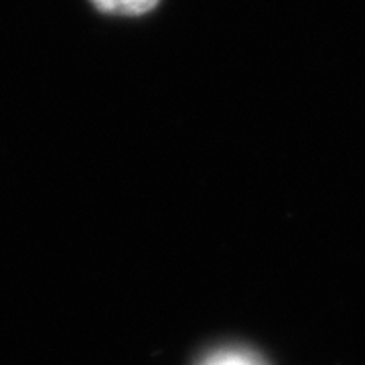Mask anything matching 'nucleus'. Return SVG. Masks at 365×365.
<instances>
[{"label": "nucleus", "instance_id": "f257e3e1", "mask_svg": "<svg viewBox=\"0 0 365 365\" xmlns=\"http://www.w3.org/2000/svg\"><path fill=\"white\" fill-rule=\"evenodd\" d=\"M93 9L112 16H143L155 11L160 0H90Z\"/></svg>", "mask_w": 365, "mask_h": 365}, {"label": "nucleus", "instance_id": "f03ea898", "mask_svg": "<svg viewBox=\"0 0 365 365\" xmlns=\"http://www.w3.org/2000/svg\"><path fill=\"white\" fill-rule=\"evenodd\" d=\"M203 365H260V361L244 351H223L211 355Z\"/></svg>", "mask_w": 365, "mask_h": 365}]
</instances>
